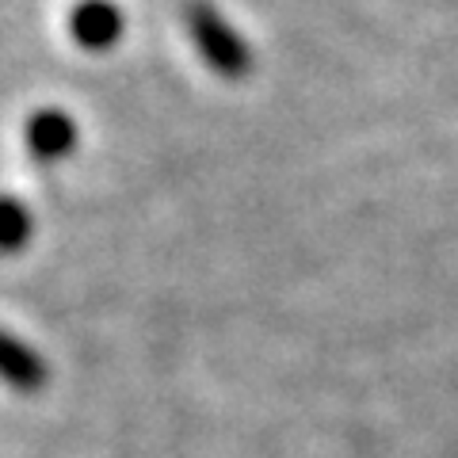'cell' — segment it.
<instances>
[{"mask_svg":"<svg viewBox=\"0 0 458 458\" xmlns=\"http://www.w3.org/2000/svg\"><path fill=\"white\" fill-rule=\"evenodd\" d=\"M188 27H191V38H195L199 54H203L218 73H241V69H245L249 54L241 50V42L229 35V27L214 16L207 4H191L188 8Z\"/></svg>","mask_w":458,"mask_h":458,"instance_id":"1","label":"cell"},{"mask_svg":"<svg viewBox=\"0 0 458 458\" xmlns=\"http://www.w3.org/2000/svg\"><path fill=\"white\" fill-rule=\"evenodd\" d=\"M123 12L111 0H81L69 16V31L84 50H111L123 38Z\"/></svg>","mask_w":458,"mask_h":458,"instance_id":"2","label":"cell"},{"mask_svg":"<svg viewBox=\"0 0 458 458\" xmlns=\"http://www.w3.org/2000/svg\"><path fill=\"white\" fill-rule=\"evenodd\" d=\"M27 138H31V146L42 157H54L57 149H65L69 141H73V123H69L62 111H42V114H35Z\"/></svg>","mask_w":458,"mask_h":458,"instance_id":"3","label":"cell"}]
</instances>
